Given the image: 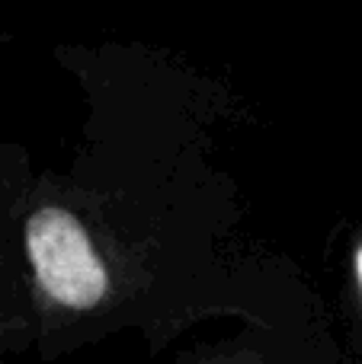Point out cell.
<instances>
[{"mask_svg": "<svg viewBox=\"0 0 362 364\" xmlns=\"http://www.w3.org/2000/svg\"><path fill=\"white\" fill-rule=\"evenodd\" d=\"M356 272H359V282H362V250H359V256H356Z\"/></svg>", "mask_w": 362, "mask_h": 364, "instance_id": "obj_2", "label": "cell"}, {"mask_svg": "<svg viewBox=\"0 0 362 364\" xmlns=\"http://www.w3.org/2000/svg\"><path fill=\"white\" fill-rule=\"evenodd\" d=\"M26 252L36 278L58 304L90 310L106 297L109 278L83 224L64 208H38L26 224Z\"/></svg>", "mask_w": 362, "mask_h": 364, "instance_id": "obj_1", "label": "cell"}]
</instances>
